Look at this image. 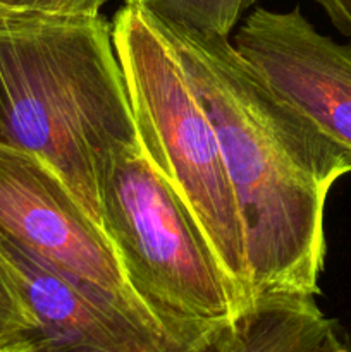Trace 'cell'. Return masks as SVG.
<instances>
[{
    "label": "cell",
    "mask_w": 351,
    "mask_h": 352,
    "mask_svg": "<svg viewBox=\"0 0 351 352\" xmlns=\"http://www.w3.org/2000/svg\"><path fill=\"white\" fill-rule=\"evenodd\" d=\"M158 24L215 129L257 299L315 298L326 260L327 196L351 172V153L275 95L229 38Z\"/></svg>",
    "instance_id": "obj_1"
},
{
    "label": "cell",
    "mask_w": 351,
    "mask_h": 352,
    "mask_svg": "<svg viewBox=\"0 0 351 352\" xmlns=\"http://www.w3.org/2000/svg\"><path fill=\"white\" fill-rule=\"evenodd\" d=\"M138 131L102 16L0 19V143L50 165L103 230L100 186Z\"/></svg>",
    "instance_id": "obj_2"
},
{
    "label": "cell",
    "mask_w": 351,
    "mask_h": 352,
    "mask_svg": "<svg viewBox=\"0 0 351 352\" xmlns=\"http://www.w3.org/2000/svg\"><path fill=\"white\" fill-rule=\"evenodd\" d=\"M138 140L209 237L244 309L257 305L246 237L215 129L158 21L126 3L112 21Z\"/></svg>",
    "instance_id": "obj_3"
},
{
    "label": "cell",
    "mask_w": 351,
    "mask_h": 352,
    "mask_svg": "<svg viewBox=\"0 0 351 352\" xmlns=\"http://www.w3.org/2000/svg\"><path fill=\"white\" fill-rule=\"evenodd\" d=\"M100 206L131 289L176 342L191 346L248 313L198 220L140 141L114 153Z\"/></svg>",
    "instance_id": "obj_4"
},
{
    "label": "cell",
    "mask_w": 351,
    "mask_h": 352,
    "mask_svg": "<svg viewBox=\"0 0 351 352\" xmlns=\"http://www.w3.org/2000/svg\"><path fill=\"white\" fill-rule=\"evenodd\" d=\"M0 232L58 270L98 285L151 315L131 289L107 234L93 222L64 179L34 155L3 143Z\"/></svg>",
    "instance_id": "obj_5"
},
{
    "label": "cell",
    "mask_w": 351,
    "mask_h": 352,
    "mask_svg": "<svg viewBox=\"0 0 351 352\" xmlns=\"http://www.w3.org/2000/svg\"><path fill=\"white\" fill-rule=\"evenodd\" d=\"M0 250L12 265L36 322L31 346L62 352H184L147 309L58 270L0 232Z\"/></svg>",
    "instance_id": "obj_6"
},
{
    "label": "cell",
    "mask_w": 351,
    "mask_h": 352,
    "mask_svg": "<svg viewBox=\"0 0 351 352\" xmlns=\"http://www.w3.org/2000/svg\"><path fill=\"white\" fill-rule=\"evenodd\" d=\"M265 85L351 153V45L313 28L299 9H258L231 41Z\"/></svg>",
    "instance_id": "obj_7"
},
{
    "label": "cell",
    "mask_w": 351,
    "mask_h": 352,
    "mask_svg": "<svg viewBox=\"0 0 351 352\" xmlns=\"http://www.w3.org/2000/svg\"><path fill=\"white\" fill-rule=\"evenodd\" d=\"M346 342L310 296H262L234 322L212 329L184 352H332Z\"/></svg>",
    "instance_id": "obj_8"
},
{
    "label": "cell",
    "mask_w": 351,
    "mask_h": 352,
    "mask_svg": "<svg viewBox=\"0 0 351 352\" xmlns=\"http://www.w3.org/2000/svg\"><path fill=\"white\" fill-rule=\"evenodd\" d=\"M138 3L158 21L198 33L229 38L244 10L257 0H124Z\"/></svg>",
    "instance_id": "obj_9"
},
{
    "label": "cell",
    "mask_w": 351,
    "mask_h": 352,
    "mask_svg": "<svg viewBox=\"0 0 351 352\" xmlns=\"http://www.w3.org/2000/svg\"><path fill=\"white\" fill-rule=\"evenodd\" d=\"M36 322L24 299L12 265L0 250V349L31 342Z\"/></svg>",
    "instance_id": "obj_10"
},
{
    "label": "cell",
    "mask_w": 351,
    "mask_h": 352,
    "mask_svg": "<svg viewBox=\"0 0 351 352\" xmlns=\"http://www.w3.org/2000/svg\"><path fill=\"white\" fill-rule=\"evenodd\" d=\"M105 0H0V17L98 16Z\"/></svg>",
    "instance_id": "obj_11"
},
{
    "label": "cell",
    "mask_w": 351,
    "mask_h": 352,
    "mask_svg": "<svg viewBox=\"0 0 351 352\" xmlns=\"http://www.w3.org/2000/svg\"><path fill=\"white\" fill-rule=\"evenodd\" d=\"M326 14L330 23L346 36H351V0H315Z\"/></svg>",
    "instance_id": "obj_12"
},
{
    "label": "cell",
    "mask_w": 351,
    "mask_h": 352,
    "mask_svg": "<svg viewBox=\"0 0 351 352\" xmlns=\"http://www.w3.org/2000/svg\"><path fill=\"white\" fill-rule=\"evenodd\" d=\"M14 352H62V351H45V349H36V347H33L31 344H28V346L21 347V349L14 351Z\"/></svg>",
    "instance_id": "obj_13"
},
{
    "label": "cell",
    "mask_w": 351,
    "mask_h": 352,
    "mask_svg": "<svg viewBox=\"0 0 351 352\" xmlns=\"http://www.w3.org/2000/svg\"><path fill=\"white\" fill-rule=\"evenodd\" d=\"M332 352H351V347L348 346V342H343L339 347H336Z\"/></svg>",
    "instance_id": "obj_14"
},
{
    "label": "cell",
    "mask_w": 351,
    "mask_h": 352,
    "mask_svg": "<svg viewBox=\"0 0 351 352\" xmlns=\"http://www.w3.org/2000/svg\"><path fill=\"white\" fill-rule=\"evenodd\" d=\"M30 344H31V342H30ZM24 346H28V344H24ZM24 346H21V347H24ZM21 347H14V349H0V352H14V351L21 349Z\"/></svg>",
    "instance_id": "obj_15"
},
{
    "label": "cell",
    "mask_w": 351,
    "mask_h": 352,
    "mask_svg": "<svg viewBox=\"0 0 351 352\" xmlns=\"http://www.w3.org/2000/svg\"><path fill=\"white\" fill-rule=\"evenodd\" d=\"M0 19H2V17H0ZM6 19H7V17H6Z\"/></svg>",
    "instance_id": "obj_16"
}]
</instances>
